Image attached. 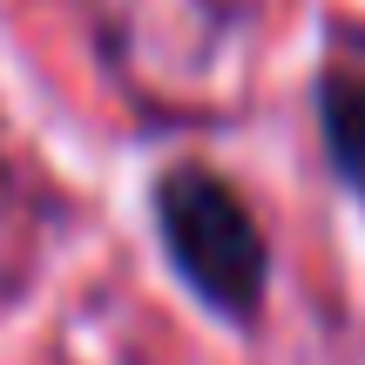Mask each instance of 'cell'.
Returning a JSON list of instances; mask_svg holds the SVG:
<instances>
[{
    "label": "cell",
    "mask_w": 365,
    "mask_h": 365,
    "mask_svg": "<svg viewBox=\"0 0 365 365\" xmlns=\"http://www.w3.org/2000/svg\"><path fill=\"white\" fill-rule=\"evenodd\" d=\"M156 223L190 291L217 312L244 318L264 298V237L237 190L210 170H170L156 190Z\"/></svg>",
    "instance_id": "cell-1"
},
{
    "label": "cell",
    "mask_w": 365,
    "mask_h": 365,
    "mask_svg": "<svg viewBox=\"0 0 365 365\" xmlns=\"http://www.w3.org/2000/svg\"><path fill=\"white\" fill-rule=\"evenodd\" d=\"M325 143H331V163L365 190V81L359 75L325 81Z\"/></svg>",
    "instance_id": "cell-2"
}]
</instances>
